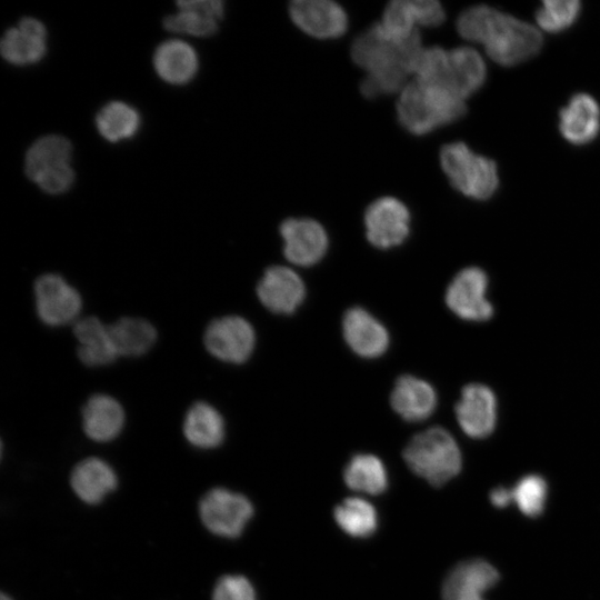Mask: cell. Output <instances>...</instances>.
<instances>
[{
    "instance_id": "35",
    "label": "cell",
    "mask_w": 600,
    "mask_h": 600,
    "mask_svg": "<svg viewBox=\"0 0 600 600\" xmlns=\"http://www.w3.org/2000/svg\"><path fill=\"white\" fill-rule=\"evenodd\" d=\"M212 600H257L251 582L239 574L221 577L212 593Z\"/></svg>"
},
{
    "instance_id": "24",
    "label": "cell",
    "mask_w": 600,
    "mask_h": 600,
    "mask_svg": "<svg viewBox=\"0 0 600 600\" xmlns=\"http://www.w3.org/2000/svg\"><path fill=\"white\" fill-rule=\"evenodd\" d=\"M71 487L76 494L89 504L99 503L117 487L113 469L99 458L80 461L71 473Z\"/></svg>"
},
{
    "instance_id": "2",
    "label": "cell",
    "mask_w": 600,
    "mask_h": 600,
    "mask_svg": "<svg viewBox=\"0 0 600 600\" xmlns=\"http://www.w3.org/2000/svg\"><path fill=\"white\" fill-rule=\"evenodd\" d=\"M457 29L463 39L482 44L487 54L504 67L527 61L542 46L536 27L484 4L462 11Z\"/></svg>"
},
{
    "instance_id": "18",
    "label": "cell",
    "mask_w": 600,
    "mask_h": 600,
    "mask_svg": "<svg viewBox=\"0 0 600 600\" xmlns=\"http://www.w3.org/2000/svg\"><path fill=\"white\" fill-rule=\"evenodd\" d=\"M81 417L86 436L97 442L117 438L126 420L120 402L106 393L91 396L82 407Z\"/></svg>"
},
{
    "instance_id": "16",
    "label": "cell",
    "mask_w": 600,
    "mask_h": 600,
    "mask_svg": "<svg viewBox=\"0 0 600 600\" xmlns=\"http://www.w3.org/2000/svg\"><path fill=\"white\" fill-rule=\"evenodd\" d=\"M499 579L497 570L481 559L468 560L456 566L444 579L443 600H486L484 593Z\"/></svg>"
},
{
    "instance_id": "17",
    "label": "cell",
    "mask_w": 600,
    "mask_h": 600,
    "mask_svg": "<svg viewBox=\"0 0 600 600\" xmlns=\"http://www.w3.org/2000/svg\"><path fill=\"white\" fill-rule=\"evenodd\" d=\"M342 331L348 346L363 358L380 357L389 346L387 329L372 314L359 307L346 311Z\"/></svg>"
},
{
    "instance_id": "9",
    "label": "cell",
    "mask_w": 600,
    "mask_h": 600,
    "mask_svg": "<svg viewBox=\"0 0 600 600\" xmlns=\"http://www.w3.org/2000/svg\"><path fill=\"white\" fill-rule=\"evenodd\" d=\"M203 342L208 352L214 358L239 364L251 356L256 346V333L246 319L239 316H226L208 324Z\"/></svg>"
},
{
    "instance_id": "21",
    "label": "cell",
    "mask_w": 600,
    "mask_h": 600,
    "mask_svg": "<svg viewBox=\"0 0 600 600\" xmlns=\"http://www.w3.org/2000/svg\"><path fill=\"white\" fill-rule=\"evenodd\" d=\"M0 50L2 57L14 64L39 61L46 52L44 26L33 18L22 19L18 27L4 33Z\"/></svg>"
},
{
    "instance_id": "31",
    "label": "cell",
    "mask_w": 600,
    "mask_h": 600,
    "mask_svg": "<svg viewBox=\"0 0 600 600\" xmlns=\"http://www.w3.org/2000/svg\"><path fill=\"white\" fill-rule=\"evenodd\" d=\"M99 132L109 141L131 137L139 127L138 113L123 102H111L97 117Z\"/></svg>"
},
{
    "instance_id": "27",
    "label": "cell",
    "mask_w": 600,
    "mask_h": 600,
    "mask_svg": "<svg viewBox=\"0 0 600 600\" xmlns=\"http://www.w3.org/2000/svg\"><path fill=\"white\" fill-rule=\"evenodd\" d=\"M154 67L163 80L171 83H184L196 73L197 56L189 44L171 40L158 48L154 54Z\"/></svg>"
},
{
    "instance_id": "23",
    "label": "cell",
    "mask_w": 600,
    "mask_h": 600,
    "mask_svg": "<svg viewBox=\"0 0 600 600\" xmlns=\"http://www.w3.org/2000/svg\"><path fill=\"white\" fill-rule=\"evenodd\" d=\"M78 341L77 354L88 367H102L112 363L118 357L111 342L108 326L97 317L78 319L73 326Z\"/></svg>"
},
{
    "instance_id": "7",
    "label": "cell",
    "mask_w": 600,
    "mask_h": 600,
    "mask_svg": "<svg viewBox=\"0 0 600 600\" xmlns=\"http://www.w3.org/2000/svg\"><path fill=\"white\" fill-rule=\"evenodd\" d=\"M199 512L209 531L220 537L236 538L251 519L253 507L244 496L216 488L201 499Z\"/></svg>"
},
{
    "instance_id": "19",
    "label": "cell",
    "mask_w": 600,
    "mask_h": 600,
    "mask_svg": "<svg viewBox=\"0 0 600 600\" xmlns=\"http://www.w3.org/2000/svg\"><path fill=\"white\" fill-rule=\"evenodd\" d=\"M559 129L563 138L573 144H587L600 131V108L587 93L574 94L561 109Z\"/></svg>"
},
{
    "instance_id": "11",
    "label": "cell",
    "mask_w": 600,
    "mask_h": 600,
    "mask_svg": "<svg viewBox=\"0 0 600 600\" xmlns=\"http://www.w3.org/2000/svg\"><path fill=\"white\" fill-rule=\"evenodd\" d=\"M487 274L479 268L461 270L449 284L446 302L458 317L469 321H486L491 318L493 308L486 298Z\"/></svg>"
},
{
    "instance_id": "8",
    "label": "cell",
    "mask_w": 600,
    "mask_h": 600,
    "mask_svg": "<svg viewBox=\"0 0 600 600\" xmlns=\"http://www.w3.org/2000/svg\"><path fill=\"white\" fill-rule=\"evenodd\" d=\"M34 299L39 319L50 327L76 322L82 308L78 290L56 273H47L36 280Z\"/></svg>"
},
{
    "instance_id": "20",
    "label": "cell",
    "mask_w": 600,
    "mask_h": 600,
    "mask_svg": "<svg viewBox=\"0 0 600 600\" xmlns=\"http://www.w3.org/2000/svg\"><path fill=\"white\" fill-rule=\"evenodd\" d=\"M390 403L402 419L418 422L426 420L433 413L437 406V394L429 382L404 374L397 379Z\"/></svg>"
},
{
    "instance_id": "15",
    "label": "cell",
    "mask_w": 600,
    "mask_h": 600,
    "mask_svg": "<svg viewBox=\"0 0 600 600\" xmlns=\"http://www.w3.org/2000/svg\"><path fill=\"white\" fill-rule=\"evenodd\" d=\"M257 294L268 310L290 314L302 303L306 289L303 281L293 270L273 266L266 270L258 282Z\"/></svg>"
},
{
    "instance_id": "13",
    "label": "cell",
    "mask_w": 600,
    "mask_h": 600,
    "mask_svg": "<svg viewBox=\"0 0 600 600\" xmlns=\"http://www.w3.org/2000/svg\"><path fill=\"white\" fill-rule=\"evenodd\" d=\"M289 13L298 28L319 39L339 38L348 28L346 11L330 0H294Z\"/></svg>"
},
{
    "instance_id": "10",
    "label": "cell",
    "mask_w": 600,
    "mask_h": 600,
    "mask_svg": "<svg viewBox=\"0 0 600 600\" xmlns=\"http://www.w3.org/2000/svg\"><path fill=\"white\" fill-rule=\"evenodd\" d=\"M364 226L372 246L380 249L397 247L409 236L410 212L399 199L382 197L367 208Z\"/></svg>"
},
{
    "instance_id": "38",
    "label": "cell",
    "mask_w": 600,
    "mask_h": 600,
    "mask_svg": "<svg viewBox=\"0 0 600 600\" xmlns=\"http://www.w3.org/2000/svg\"><path fill=\"white\" fill-rule=\"evenodd\" d=\"M490 500L497 508L508 507L513 501L512 490L504 487L494 488L490 492Z\"/></svg>"
},
{
    "instance_id": "28",
    "label": "cell",
    "mask_w": 600,
    "mask_h": 600,
    "mask_svg": "<svg viewBox=\"0 0 600 600\" xmlns=\"http://www.w3.org/2000/svg\"><path fill=\"white\" fill-rule=\"evenodd\" d=\"M71 151L70 142L60 136H47L37 140L26 156V174L36 181L40 174L69 164Z\"/></svg>"
},
{
    "instance_id": "6",
    "label": "cell",
    "mask_w": 600,
    "mask_h": 600,
    "mask_svg": "<svg viewBox=\"0 0 600 600\" xmlns=\"http://www.w3.org/2000/svg\"><path fill=\"white\" fill-rule=\"evenodd\" d=\"M440 163L454 189L474 200L489 199L498 189L496 163L473 152L463 142H451L440 151Z\"/></svg>"
},
{
    "instance_id": "32",
    "label": "cell",
    "mask_w": 600,
    "mask_h": 600,
    "mask_svg": "<svg viewBox=\"0 0 600 600\" xmlns=\"http://www.w3.org/2000/svg\"><path fill=\"white\" fill-rule=\"evenodd\" d=\"M580 12L577 0H546L536 13L540 29L547 32H560L574 23Z\"/></svg>"
},
{
    "instance_id": "30",
    "label": "cell",
    "mask_w": 600,
    "mask_h": 600,
    "mask_svg": "<svg viewBox=\"0 0 600 600\" xmlns=\"http://www.w3.org/2000/svg\"><path fill=\"white\" fill-rule=\"evenodd\" d=\"M334 519L346 533L356 538L369 537L378 527L376 509L360 498L343 500L334 509Z\"/></svg>"
},
{
    "instance_id": "12",
    "label": "cell",
    "mask_w": 600,
    "mask_h": 600,
    "mask_svg": "<svg viewBox=\"0 0 600 600\" xmlns=\"http://www.w3.org/2000/svg\"><path fill=\"white\" fill-rule=\"evenodd\" d=\"M286 258L297 264L309 267L324 256L328 249V236L323 227L311 219L291 218L280 226Z\"/></svg>"
},
{
    "instance_id": "33",
    "label": "cell",
    "mask_w": 600,
    "mask_h": 600,
    "mask_svg": "<svg viewBox=\"0 0 600 600\" xmlns=\"http://www.w3.org/2000/svg\"><path fill=\"white\" fill-rule=\"evenodd\" d=\"M379 24L389 36L397 39H407L419 32L413 0L391 1L384 9Z\"/></svg>"
},
{
    "instance_id": "14",
    "label": "cell",
    "mask_w": 600,
    "mask_h": 600,
    "mask_svg": "<svg viewBox=\"0 0 600 600\" xmlns=\"http://www.w3.org/2000/svg\"><path fill=\"white\" fill-rule=\"evenodd\" d=\"M457 420L471 438L488 437L496 427L497 400L494 393L480 383H470L462 389L456 406Z\"/></svg>"
},
{
    "instance_id": "22",
    "label": "cell",
    "mask_w": 600,
    "mask_h": 600,
    "mask_svg": "<svg viewBox=\"0 0 600 600\" xmlns=\"http://www.w3.org/2000/svg\"><path fill=\"white\" fill-rule=\"evenodd\" d=\"M179 12L164 19L167 30L206 37L216 32L218 20L223 16L220 0H194L177 2Z\"/></svg>"
},
{
    "instance_id": "34",
    "label": "cell",
    "mask_w": 600,
    "mask_h": 600,
    "mask_svg": "<svg viewBox=\"0 0 600 600\" xmlns=\"http://www.w3.org/2000/svg\"><path fill=\"white\" fill-rule=\"evenodd\" d=\"M547 483L537 474L521 478L512 489L513 501L520 511L528 517L541 514L547 500Z\"/></svg>"
},
{
    "instance_id": "3",
    "label": "cell",
    "mask_w": 600,
    "mask_h": 600,
    "mask_svg": "<svg viewBox=\"0 0 600 600\" xmlns=\"http://www.w3.org/2000/svg\"><path fill=\"white\" fill-rule=\"evenodd\" d=\"M414 78L466 99L486 81L487 67L481 54L471 47L446 50L431 47L420 51L413 70Z\"/></svg>"
},
{
    "instance_id": "29",
    "label": "cell",
    "mask_w": 600,
    "mask_h": 600,
    "mask_svg": "<svg viewBox=\"0 0 600 600\" xmlns=\"http://www.w3.org/2000/svg\"><path fill=\"white\" fill-rule=\"evenodd\" d=\"M343 479L350 489L368 494H380L388 487L383 462L369 453L353 456L344 469Z\"/></svg>"
},
{
    "instance_id": "39",
    "label": "cell",
    "mask_w": 600,
    "mask_h": 600,
    "mask_svg": "<svg viewBox=\"0 0 600 600\" xmlns=\"http://www.w3.org/2000/svg\"><path fill=\"white\" fill-rule=\"evenodd\" d=\"M0 600H12V599L10 597H8L7 594H1Z\"/></svg>"
},
{
    "instance_id": "25",
    "label": "cell",
    "mask_w": 600,
    "mask_h": 600,
    "mask_svg": "<svg viewBox=\"0 0 600 600\" xmlns=\"http://www.w3.org/2000/svg\"><path fill=\"white\" fill-rule=\"evenodd\" d=\"M182 430L190 444L200 449H212L223 441L224 421L213 406L198 401L188 409Z\"/></svg>"
},
{
    "instance_id": "5",
    "label": "cell",
    "mask_w": 600,
    "mask_h": 600,
    "mask_svg": "<svg viewBox=\"0 0 600 600\" xmlns=\"http://www.w3.org/2000/svg\"><path fill=\"white\" fill-rule=\"evenodd\" d=\"M403 459L412 472L434 487L456 477L462 464L456 440L440 427L416 434L404 448Z\"/></svg>"
},
{
    "instance_id": "37",
    "label": "cell",
    "mask_w": 600,
    "mask_h": 600,
    "mask_svg": "<svg viewBox=\"0 0 600 600\" xmlns=\"http://www.w3.org/2000/svg\"><path fill=\"white\" fill-rule=\"evenodd\" d=\"M419 27H437L446 19V13L436 0H413Z\"/></svg>"
},
{
    "instance_id": "4",
    "label": "cell",
    "mask_w": 600,
    "mask_h": 600,
    "mask_svg": "<svg viewBox=\"0 0 600 600\" xmlns=\"http://www.w3.org/2000/svg\"><path fill=\"white\" fill-rule=\"evenodd\" d=\"M466 112L464 100L452 92L418 80L409 81L400 91L397 114L410 133L421 136L460 119Z\"/></svg>"
},
{
    "instance_id": "36",
    "label": "cell",
    "mask_w": 600,
    "mask_h": 600,
    "mask_svg": "<svg viewBox=\"0 0 600 600\" xmlns=\"http://www.w3.org/2000/svg\"><path fill=\"white\" fill-rule=\"evenodd\" d=\"M72 181L73 171L70 164H66L40 174L34 182L48 193H61Z\"/></svg>"
},
{
    "instance_id": "26",
    "label": "cell",
    "mask_w": 600,
    "mask_h": 600,
    "mask_svg": "<svg viewBox=\"0 0 600 600\" xmlns=\"http://www.w3.org/2000/svg\"><path fill=\"white\" fill-rule=\"evenodd\" d=\"M113 348L119 356L139 357L148 352L157 341V330L147 320L124 317L108 326Z\"/></svg>"
},
{
    "instance_id": "1",
    "label": "cell",
    "mask_w": 600,
    "mask_h": 600,
    "mask_svg": "<svg viewBox=\"0 0 600 600\" xmlns=\"http://www.w3.org/2000/svg\"><path fill=\"white\" fill-rule=\"evenodd\" d=\"M422 50L419 32L407 39L389 36L377 23L360 34L352 43L353 61L367 71L360 89L364 97L401 91L413 74L414 64Z\"/></svg>"
}]
</instances>
